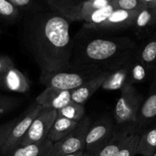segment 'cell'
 <instances>
[{
    "label": "cell",
    "instance_id": "1",
    "mask_svg": "<svg viewBox=\"0 0 156 156\" xmlns=\"http://www.w3.org/2000/svg\"><path fill=\"white\" fill-rule=\"evenodd\" d=\"M29 48L41 73L69 63L73 53L69 21L53 12H37L28 23Z\"/></svg>",
    "mask_w": 156,
    "mask_h": 156
},
{
    "label": "cell",
    "instance_id": "2",
    "mask_svg": "<svg viewBox=\"0 0 156 156\" xmlns=\"http://www.w3.org/2000/svg\"><path fill=\"white\" fill-rule=\"evenodd\" d=\"M137 48L135 42L127 37H96L81 46L75 62L91 64L113 71L129 62Z\"/></svg>",
    "mask_w": 156,
    "mask_h": 156
},
{
    "label": "cell",
    "instance_id": "3",
    "mask_svg": "<svg viewBox=\"0 0 156 156\" xmlns=\"http://www.w3.org/2000/svg\"><path fill=\"white\" fill-rule=\"evenodd\" d=\"M107 70L91 64L71 62L59 69L41 73L40 82L46 88L73 91Z\"/></svg>",
    "mask_w": 156,
    "mask_h": 156
},
{
    "label": "cell",
    "instance_id": "4",
    "mask_svg": "<svg viewBox=\"0 0 156 156\" xmlns=\"http://www.w3.org/2000/svg\"><path fill=\"white\" fill-rule=\"evenodd\" d=\"M143 97L133 85H128L120 90V95L114 110L116 125H136Z\"/></svg>",
    "mask_w": 156,
    "mask_h": 156
},
{
    "label": "cell",
    "instance_id": "5",
    "mask_svg": "<svg viewBox=\"0 0 156 156\" xmlns=\"http://www.w3.org/2000/svg\"><path fill=\"white\" fill-rule=\"evenodd\" d=\"M113 116L106 114L91 123L85 139V152L94 156L103 149L112 137L115 128Z\"/></svg>",
    "mask_w": 156,
    "mask_h": 156
},
{
    "label": "cell",
    "instance_id": "6",
    "mask_svg": "<svg viewBox=\"0 0 156 156\" xmlns=\"http://www.w3.org/2000/svg\"><path fill=\"white\" fill-rule=\"evenodd\" d=\"M91 124V119L85 116L67 136L57 143H53L50 156H64L85 152V139Z\"/></svg>",
    "mask_w": 156,
    "mask_h": 156
},
{
    "label": "cell",
    "instance_id": "7",
    "mask_svg": "<svg viewBox=\"0 0 156 156\" xmlns=\"http://www.w3.org/2000/svg\"><path fill=\"white\" fill-rule=\"evenodd\" d=\"M52 12H56L69 21H85L95 10L92 0H46Z\"/></svg>",
    "mask_w": 156,
    "mask_h": 156
},
{
    "label": "cell",
    "instance_id": "8",
    "mask_svg": "<svg viewBox=\"0 0 156 156\" xmlns=\"http://www.w3.org/2000/svg\"><path fill=\"white\" fill-rule=\"evenodd\" d=\"M41 109L42 108L36 102H34L27 108V111L22 114L21 117L17 119L16 122L9 133L5 143L3 146L1 151L2 155L3 156L5 155L15 148L20 146L21 141L28 130L32 121L34 120Z\"/></svg>",
    "mask_w": 156,
    "mask_h": 156
},
{
    "label": "cell",
    "instance_id": "9",
    "mask_svg": "<svg viewBox=\"0 0 156 156\" xmlns=\"http://www.w3.org/2000/svg\"><path fill=\"white\" fill-rule=\"evenodd\" d=\"M56 118V110L42 108L32 121L20 146L38 143L47 138Z\"/></svg>",
    "mask_w": 156,
    "mask_h": 156
},
{
    "label": "cell",
    "instance_id": "10",
    "mask_svg": "<svg viewBox=\"0 0 156 156\" xmlns=\"http://www.w3.org/2000/svg\"><path fill=\"white\" fill-rule=\"evenodd\" d=\"M139 11H129L114 9L105 21L98 24H85L83 27L87 30H119L133 27Z\"/></svg>",
    "mask_w": 156,
    "mask_h": 156
},
{
    "label": "cell",
    "instance_id": "11",
    "mask_svg": "<svg viewBox=\"0 0 156 156\" xmlns=\"http://www.w3.org/2000/svg\"><path fill=\"white\" fill-rule=\"evenodd\" d=\"M136 132L138 131L136 125H115L114 133L110 141L94 156H116L125 143Z\"/></svg>",
    "mask_w": 156,
    "mask_h": 156
},
{
    "label": "cell",
    "instance_id": "12",
    "mask_svg": "<svg viewBox=\"0 0 156 156\" xmlns=\"http://www.w3.org/2000/svg\"><path fill=\"white\" fill-rule=\"evenodd\" d=\"M72 101L71 91L53 88H46L35 100V102L42 108H50L56 111Z\"/></svg>",
    "mask_w": 156,
    "mask_h": 156
},
{
    "label": "cell",
    "instance_id": "13",
    "mask_svg": "<svg viewBox=\"0 0 156 156\" xmlns=\"http://www.w3.org/2000/svg\"><path fill=\"white\" fill-rule=\"evenodd\" d=\"M156 122V88H150L149 94L143 100L137 116L136 128L139 133Z\"/></svg>",
    "mask_w": 156,
    "mask_h": 156
},
{
    "label": "cell",
    "instance_id": "14",
    "mask_svg": "<svg viewBox=\"0 0 156 156\" xmlns=\"http://www.w3.org/2000/svg\"><path fill=\"white\" fill-rule=\"evenodd\" d=\"M30 83L25 75L15 66L2 76V89L24 94L30 91Z\"/></svg>",
    "mask_w": 156,
    "mask_h": 156
},
{
    "label": "cell",
    "instance_id": "15",
    "mask_svg": "<svg viewBox=\"0 0 156 156\" xmlns=\"http://www.w3.org/2000/svg\"><path fill=\"white\" fill-rule=\"evenodd\" d=\"M111 71H104L99 76L71 91V99L75 103L84 105L87 101L101 87L104 81Z\"/></svg>",
    "mask_w": 156,
    "mask_h": 156
},
{
    "label": "cell",
    "instance_id": "16",
    "mask_svg": "<svg viewBox=\"0 0 156 156\" xmlns=\"http://www.w3.org/2000/svg\"><path fill=\"white\" fill-rule=\"evenodd\" d=\"M129 62L126 65L111 71L104 81L101 88L105 91H120L126 85H132L129 81Z\"/></svg>",
    "mask_w": 156,
    "mask_h": 156
},
{
    "label": "cell",
    "instance_id": "17",
    "mask_svg": "<svg viewBox=\"0 0 156 156\" xmlns=\"http://www.w3.org/2000/svg\"><path fill=\"white\" fill-rule=\"evenodd\" d=\"M53 143L49 137L36 143L18 146L4 156H50Z\"/></svg>",
    "mask_w": 156,
    "mask_h": 156
},
{
    "label": "cell",
    "instance_id": "18",
    "mask_svg": "<svg viewBox=\"0 0 156 156\" xmlns=\"http://www.w3.org/2000/svg\"><path fill=\"white\" fill-rule=\"evenodd\" d=\"M133 27L140 36L150 34L156 27V11L149 7L142 9L137 13Z\"/></svg>",
    "mask_w": 156,
    "mask_h": 156
},
{
    "label": "cell",
    "instance_id": "19",
    "mask_svg": "<svg viewBox=\"0 0 156 156\" xmlns=\"http://www.w3.org/2000/svg\"><path fill=\"white\" fill-rule=\"evenodd\" d=\"M136 56L153 76L156 62V32L141 47H138Z\"/></svg>",
    "mask_w": 156,
    "mask_h": 156
},
{
    "label": "cell",
    "instance_id": "20",
    "mask_svg": "<svg viewBox=\"0 0 156 156\" xmlns=\"http://www.w3.org/2000/svg\"><path fill=\"white\" fill-rule=\"evenodd\" d=\"M156 150V122L143 129L140 134L137 155L152 156Z\"/></svg>",
    "mask_w": 156,
    "mask_h": 156
},
{
    "label": "cell",
    "instance_id": "21",
    "mask_svg": "<svg viewBox=\"0 0 156 156\" xmlns=\"http://www.w3.org/2000/svg\"><path fill=\"white\" fill-rule=\"evenodd\" d=\"M79 122L73 121L64 117H56L48 137L52 143L60 141L69 135L77 126Z\"/></svg>",
    "mask_w": 156,
    "mask_h": 156
},
{
    "label": "cell",
    "instance_id": "22",
    "mask_svg": "<svg viewBox=\"0 0 156 156\" xmlns=\"http://www.w3.org/2000/svg\"><path fill=\"white\" fill-rule=\"evenodd\" d=\"M129 81L132 85L145 82L147 80L149 75L152 76V73L139 60L136 53L129 62Z\"/></svg>",
    "mask_w": 156,
    "mask_h": 156
},
{
    "label": "cell",
    "instance_id": "23",
    "mask_svg": "<svg viewBox=\"0 0 156 156\" xmlns=\"http://www.w3.org/2000/svg\"><path fill=\"white\" fill-rule=\"evenodd\" d=\"M85 116V109L84 105L73 101L56 111V117H64L73 121L79 122Z\"/></svg>",
    "mask_w": 156,
    "mask_h": 156
},
{
    "label": "cell",
    "instance_id": "24",
    "mask_svg": "<svg viewBox=\"0 0 156 156\" xmlns=\"http://www.w3.org/2000/svg\"><path fill=\"white\" fill-rule=\"evenodd\" d=\"M114 10V7L111 2L104 7L100 8V9H95L93 11L89 16L88 17L86 21H85V24H98L103 22L104 21L108 18L111 14V12Z\"/></svg>",
    "mask_w": 156,
    "mask_h": 156
},
{
    "label": "cell",
    "instance_id": "25",
    "mask_svg": "<svg viewBox=\"0 0 156 156\" xmlns=\"http://www.w3.org/2000/svg\"><path fill=\"white\" fill-rule=\"evenodd\" d=\"M19 16L20 11L9 0H0V18L12 21L18 19Z\"/></svg>",
    "mask_w": 156,
    "mask_h": 156
},
{
    "label": "cell",
    "instance_id": "26",
    "mask_svg": "<svg viewBox=\"0 0 156 156\" xmlns=\"http://www.w3.org/2000/svg\"><path fill=\"white\" fill-rule=\"evenodd\" d=\"M22 100L12 96H0V117L18 108Z\"/></svg>",
    "mask_w": 156,
    "mask_h": 156
},
{
    "label": "cell",
    "instance_id": "27",
    "mask_svg": "<svg viewBox=\"0 0 156 156\" xmlns=\"http://www.w3.org/2000/svg\"><path fill=\"white\" fill-rule=\"evenodd\" d=\"M140 133L136 132L129 138V140L120 149L116 156H136L137 155Z\"/></svg>",
    "mask_w": 156,
    "mask_h": 156
},
{
    "label": "cell",
    "instance_id": "28",
    "mask_svg": "<svg viewBox=\"0 0 156 156\" xmlns=\"http://www.w3.org/2000/svg\"><path fill=\"white\" fill-rule=\"evenodd\" d=\"M111 4L114 9L129 11H140L145 7L140 0H113Z\"/></svg>",
    "mask_w": 156,
    "mask_h": 156
},
{
    "label": "cell",
    "instance_id": "29",
    "mask_svg": "<svg viewBox=\"0 0 156 156\" xmlns=\"http://www.w3.org/2000/svg\"><path fill=\"white\" fill-rule=\"evenodd\" d=\"M17 119L18 118L13 119V120H11L0 125V153H1L3 146L5 143L8 136H9L12 127L16 122Z\"/></svg>",
    "mask_w": 156,
    "mask_h": 156
},
{
    "label": "cell",
    "instance_id": "30",
    "mask_svg": "<svg viewBox=\"0 0 156 156\" xmlns=\"http://www.w3.org/2000/svg\"><path fill=\"white\" fill-rule=\"evenodd\" d=\"M19 11H35L37 12L36 3L34 0H9Z\"/></svg>",
    "mask_w": 156,
    "mask_h": 156
},
{
    "label": "cell",
    "instance_id": "31",
    "mask_svg": "<svg viewBox=\"0 0 156 156\" xmlns=\"http://www.w3.org/2000/svg\"><path fill=\"white\" fill-rule=\"evenodd\" d=\"M15 66L13 60L8 56H0V75H3L5 73Z\"/></svg>",
    "mask_w": 156,
    "mask_h": 156
},
{
    "label": "cell",
    "instance_id": "32",
    "mask_svg": "<svg viewBox=\"0 0 156 156\" xmlns=\"http://www.w3.org/2000/svg\"><path fill=\"white\" fill-rule=\"evenodd\" d=\"M140 1H141V2L143 3L145 7L153 8L156 0H140Z\"/></svg>",
    "mask_w": 156,
    "mask_h": 156
},
{
    "label": "cell",
    "instance_id": "33",
    "mask_svg": "<svg viewBox=\"0 0 156 156\" xmlns=\"http://www.w3.org/2000/svg\"><path fill=\"white\" fill-rule=\"evenodd\" d=\"M150 88H156V62H155V69H154V72H153V76H152V82Z\"/></svg>",
    "mask_w": 156,
    "mask_h": 156
},
{
    "label": "cell",
    "instance_id": "34",
    "mask_svg": "<svg viewBox=\"0 0 156 156\" xmlns=\"http://www.w3.org/2000/svg\"><path fill=\"white\" fill-rule=\"evenodd\" d=\"M84 152H76V153H74V154H71V155H67L64 156H82L83 155Z\"/></svg>",
    "mask_w": 156,
    "mask_h": 156
},
{
    "label": "cell",
    "instance_id": "35",
    "mask_svg": "<svg viewBox=\"0 0 156 156\" xmlns=\"http://www.w3.org/2000/svg\"><path fill=\"white\" fill-rule=\"evenodd\" d=\"M2 75H0V90L2 89Z\"/></svg>",
    "mask_w": 156,
    "mask_h": 156
},
{
    "label": "cell",
    "instance_id": "36",
    "mask_svg": "<svg viewBox=\"0 0 156 156\" xmlns=\"http://www.w3.org/2000/svg\"><path fill=\"white\" fill-rule=\"evenodd\" d=\"M82 156H90L89 155H88V154H87L86 152H84V154H83V155Z\"/></svg>",
    "mask_w": 156,
    "mask_h": 156
},
{
    "label": "cell",
    "instance_id": "37",
    "mask_svg": "<svg viewBox=\"0 0 156 156\" xmlns=\"http://www.w3.org/2000/svg\"><path fill=\"white\" fill-rule=\"evenodd\" d=\"M152 9H156V2H155V5H154V7L152 8Z\"/></svg>",
    "mask_w": 156,
    "mask_h": 156
},
{
    "label": "cell",
    "instance_id": "38",
    "mask_svg": "<svg viewBox=\"0 0 156 156\" xmlns=\"http://www.w3.org/2000/svg\"><path fill=\"white\" fill-rule=\"evenodd\" d=\"M152 156H156V150H155V152H154V154H153V155H152Z\"/></svg>",
    "mask_w": 156,
    "mask_h": 156
},
{
    "label": "cell",
    "instance_id": "39",
    "mask_svg": "<svg viewBox=\"0 0 156 156\" xmlns=\"http://www.w3.org/2000/svg\"><path fill=\"white\" fill-rule=\"evenodd\" d=\"M107 1H108V2H112L113 0H107Z\"/></svg>",
    "mask_w": 156,
    "mask_h": 156
},
{
    "label": "cell",
    "instance_id": "40",
    "mask_svg": "<svg viewBox=\"0 0 156 156\" xmlns=\"http://www.w3.org/2000/svg\"><path fill=\"white\" fill-rule=\"evenodd\" d=\"M2 33V30H1V29H0V34Z\"/></svg>",
    "mask_w": 156,
    "mask_h": 156
},
{
    "label": "cell",
    "instance_id": "41",
    "mask_svg": "<svg viewBox=\"0 0 156 156\" xmlns=\"http://www.w3.org/2000/svg\"><path fill=\"white\" fill-rule=\"evenodd\" d=\"M155 11H156V9H155Z\"/></svg>",
    "mask_w": 156,
    "mask_h": 156
}]
</instances>
